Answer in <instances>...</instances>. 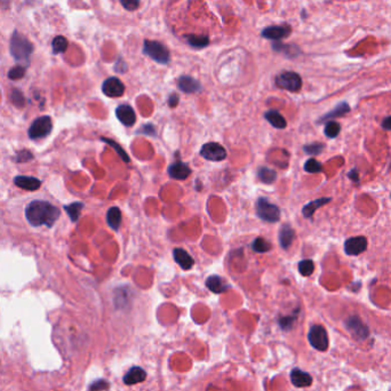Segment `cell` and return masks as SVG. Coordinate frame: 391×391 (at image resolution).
<instances>
[{"label": "cell", "instance_id": "cell-18", "mask_svg": "<svg viewBox=\"0 0 391 391\" xmlns=\"http://www.w3.org/2000/svg\"><path fill=\"white\" fill-rule=\"evenodd\" d=\"M291 381L298 388H304V386H309L312 383V377L307 372L295 368L291 373Z\"/></svg>", "mask_w": 391, "mask_h": 391}, {"label": "cell", "instance_id": "cell-9", "mask_svg": "<svg viewBox=\"0 0 391 391\" xmlns=\"http://www.w3.org/2000/svg\"><path fill=\"white\" fill-rule=\"evenodd\" d=\"M102 92L108 97H120L125 93V85L120 79L111 77L103 83Z\"/></svg>", "mask_w": 391, "mask_h": 391}, {"label": "cell", "instance_id": "cell-32", "mask_svg": "<svg viewBox=\"0 0 391 391\" xmlns=\"http://www.w3.org/2000/svg\"><path fill=\"white\" fill-rule=\"evenodd\" d=\"M315 270V263L312 260H303L299 263V271L304 277L311 276Z\"/></svg>", "mask_w": 391, "mask_h": 391}, {"label": "cell", "instance_id": "cell-42", "mask_svg": "<svg viewBox=\"0 0 391 391\" xmlns=\"http://www.w3.org/2000/svg\"><path fill=\"white\" fill-rule=\"evenodd\" d=\"M178 104H179V96L176 95L175 93H173L169 98V105L171 108H175Z\"/></svg>", "mask_w": 391, "mask_h": 391}, {"label": "cell", "instance_id": "cell-11", "mask_svg": "<svg viewBox=\"0 0 391 391\" xmlns=\"http://www.w3.org/2000/svg\"><path fill=\"white\" fill-rule=\"evenodd\" d=\"M367 248V239L365 237H352L348 239L345 244V252L348 255H359L366 251Z\"/></svg>", "mask_w": 391, "mask_h": 391}, {"label": "cell", "instance_id": "cell-10", "mask_svg": "<svg viewBox=\"0 0 391 391\" xmlns=\"http://www.w3.org/2000/svg\"><path fill=\"white\" fill-rule=\"evenodd\" d=\"M292 32L290 25H271L262 31V37L270 40H281L289 37Z\"/></svg>", "mask_w": 391, "mask_h": 391}, {"label": "cell", "instance_id": "cell-8", "mask_svg": "<svg viewBox=\"0 0 391 391\" xmlns=\"http://www.w3.org/2000/svg\"><path fill=\"white\" fill-rule=\"evenodd\" d=\"M200 156L210 161H222L227 158V151L221 144L209 142L201 147Z\"/></svg>", "mask_w": 391, "mask_h": 391}, {"label": "cell", "instance_id": "cell-1", "mask_svg": "<svg viewBox=\"0 0 391 391\" xmlns=\"http://www.w3.org/2000/svg\"><path fill=\"white\" fill-rule=\"evenodd\" d=\"M60 215L61 212L57 206L44 200H34L25 208V217L33 227L46 226L51 228L59 220Z\"/></svg>", "mask_w": 391, "mask_h": 391}, {"label": "cell", "instance_id": "cell-38", "mask_svg": "<svg viewBox=\"0 0 391 391\" xmlns=\"http://www.w3.org/2000/svg\"><path fill=\"white\" fill-rule=\"evenodd\" d=\"M120 4L126 11H135L140 6V0H120Z\"/></svg>", "mask_w": 391, "mask_h": 391}, {"label": "cell", "instance_id": "cell-14", "mask_svg": "<svg viewBox=\"0 0 391 391\" xmlns=\"http://www.w3.org/2000/svg\"><path fill=\"white\" fill-rule=\"evenodd\" d=\"M14 183L16 187H19L27 191L38 190L41 186V182L38 179L32 178V176H23V175L14 178Z\"/></svg>", "mask_w": 391, "mask_h": 391}, {"label": "cell", "instance_id": "cell-19", "mask_svg": "<svg viewBox=\"0 0 391 391\" xmlns=\"http://www.w3.org/2000/svg\"><path fill=\"white\" fill-rule=\"evenodd\" d=\"M206 286L208 287V290L210 292H213V293L215 294H221L230 287L225 282V279L221 278L220 276H217V274L208 277L207 281H206Z\"/></svg>", "mask_w": 391, "mask_h": 391}, {"label": "cell", "instance_id": "cell-39", "mask_svg": "<svg viewBox=\"0 0 391 391\" xmlns=\"http://www.w3.org/2000/svg\"><path fill=\"white\" fill-rule=\"evenodd\" d=\"M323 149H324L323 144L313 143L310 145H306V147H304V151L309 154H318L319 152H321V150Z\"/></svg>", "mask_w": 391, "mask_h": 391}, {"label": "cell", "instance_id": "cell-35", "mask_svg": "<svg viewBox=\"0 0 391 391\" xmlns=\"http://www.w3.org/2000/svg\"><path fill=\"white\" fill-rule=\"evenodd\" d=\"M25 75V67L23 66H16L13 69H11L8 72V78L12 80H17L23 78Z\"/></svg>", "mask_w": 391, "mask_h": 391}, {"label": "cell", "instance_id": "cell-17", "mask_svg": "<svg viewBox=\"0 0 391 391\" xmlns=\"http://www.w3.org/2000/svg\"><path fill=\"white\" fill-rule=\"evenodd\" d=\"M147 379V372L141 367H132L124 376V383L127 385H134L141 383Z\"/></svg>", "mask_w": 391, "mask_h": 391}, {"label": "cell", "instance_id": "cell-20", "mask_svg": "<svg viewBox=\"0 0 391 391\" xmlns=\"http://www.w3.org/2000/svg\"><path fill=\"white\" fill-rule=\"evenodd\" d=\"M295 238V233L290 226H283L279 231V243L284 250H289Z\"/></svg>", "mask_w": 391, "mask_h": 391}, {"label": "cell", "instance_id": "cell-40", "mask_svg": "<svg viewBox=\"0 0 391 391\" xmlns=\"http://www.w3.org/2000/svg\"><path fill=\"white\" fill-rule=\"evenodd\" d=\"M141 134H145V135H151V136H156V128H154L153 125L151 124H147L139 131Z\"/></svg>", "mask_w": 391, "mask_h": 391}, {"label": "cell", "instance_id": "cell-12", "mask_svg": "<svg viewBox=\"0 0 391 391\" xmlns=\"http://www.w3.org/2000/svg\"><path fill=\"white\" fill-rule=\"evenodd\" d=\"M116 116H117L119 122L126 127H132L136 122L135 111L128 104L119 105L116 110Z\"/></svg>", "mask_w": 391, "mask_h": 391}, {"label": "cell", "instance_id": "cell-33", "mask_svg": "<svg viewBox=\"0 0 391 391\" xmlns=\"http://www.w3.org/2000/svg\"><path fill=\"white\" fill-rule=\"evenodd\" d=\"M341 131L340 124L337 122H328L325 126V135L329 137V139H334L339 135V133Z\"/></svg>", "mask_w": 391, "mask_h": 391}, {"label": "cell", "instance_id": "cell-16", "mask_svg": "<svg viewBox=\"0 0 391 391\" xmlns=\"http://www.w3.org/2000/svg\"><path fill=\"white\" fill-rule=\"evenodd\" d=\"M173 255L176 263L181 266L183 270H190L195 265V260L183 248H175L173 251Z\"/></svg>", "mask_w": 391, "mask_h": 391}, {"label": "cell", "instance_id": "cell-23", "mask_svg": "<svg viewBox=\"0 0 391 391\" xmlns=\"http://www.w3.org/2000/svg\"><path fill=\"white\" fill-rule=\"evenodd\" d=\"M329 201H330V198H319V199H316V200L310 201V203H308L306 206H304L303 209H302L303 216L307 217V218L311 217L313 214H315V212H316L318 208L323 207L324 205L329 203Z\"/></svg>", "mask_w": 391, "mask_h": 391}, {"label": "cell", "instance_id": "cell-21", "mask_svg": "<svg viewBox=\"0 0 391 391\" xmlns=\"http://www.w3.org/2000/svg\"><path fill=\"white\" fill-rule=\"evenodd\" d=\"M106 222L115 231H118L122 225V212L118 207H111L106 213Z\"/></svg>", "mask_w": 391, "mask_h": 391}, {"label": "cell", "instance_id": "cell-2", "mask_svg": "<svg viewBox=\"0 0 391 391\" xmlns=\"http://www.w3.org/2000/svg\"><path fill=\"white\" fill-rule=\"evenodd\" d=\"M33 51V46L27 37L20 32H14L11 39V53L16 62L21 66L27 67L30 62V57Z\"/></svg>", "mask_w": 391, "mask_h": 391}, {"label": "cell", "instance_id": "cell-26", "mask_svg": "<svg viewBox=\"0 0 391 391\" xmlns=\"http://www.w3.org/2000/svg\"><path fill=\"white\" fill-rule=\"evenodd\" d=\"M257 176H259V180L261 182H263L265 184H271L277 179V173L271 169H268V167H261L257 172Z\"/></svg>", "mask_w": 391, "mask_h": 391}, {"label": "cell", "instance_id": "cell-31", "mask_svg": "<svg viewBox=\"0 0 391 391\" xmlns=\"http://www.w3.org/2000/svg\"><path fill=\"white\" fill-rule=\"evenodd\" d=\"M68 46H69L68 40L62 36L55 37L53 39V42H51V47H53V51L55 54L64 53V51L67 50Z\"/></svg>", "mask_w": 391, "mask_h": 391}, {"label": "cell", "instance_id": "cell-44", "mask_svg": "<svg viewBox=\"0 0 391 391\" xmlns=\"http://www.w3.org/2000/svg\"><path fill=\"white\" fill-rule=\"evenodd\" d=\"M348 175H349V178L352 180V181H358V179H359V176H358V172H357V170H352L351 172H349V174H348Z\"/></svg>", "mask_w": 391, "mask_h": 391}, {"label": "cell", "instance_id": "cell-3", "mask_svg": "<svg viewBox=\"0 0 391 391\" xmlns=\"http://www.w3.org/2000/svg\"><path fill=\"white\" fill-rule=\"evenodd\" d=\"M143 51L145 55L151 58L153 61L160 64H167L170 62V50L167 49L165 45H162L159 41L153 40H145L143 46Z\"/></svg>", "mask_w": 391, "mask_h": 391}, {"label": "cell", "instance_id": "cell-6", "mask_svg": "<svg viewBox=\"0 0 391 391\" xmlns=\"http://www.w3.org/2000/svg\"><path fill=\"white\" fill-rule=\"evenodd\" d=\"M53 128V124H51V119L48 116H44L34 120L32 123L31 127L29 128V137L32 140H39L42 137H46L49 135Z\"/></svg>", "mask_w": 391, "mask_h": 391}, {"label": "cell", "instance_id": "cell-7", "mask_svg": "<svg viewBox=\"0 0 391 391\" xmlns=\"http://www.w3.org/2000/svg\"><path fill=\"white\" fill-rule=\"evenodd\" d=\"M309 342L310 345L315 348V349L319 351H325L328 348V337L326 333V329L320 325L312 326L309 330Z\"/></svg>", "mask_w": 391, "mask_h": 391}, {"label": "cell", "instance_id": "cell-13", "mask_svg": "<svg viewBox=\"0 0 391 391\" xmlns=\"http://www.w3.org/2000/svg\"><path fill=\"white\" fill-rule=\"evenodd\" d=\"M178 86L180 91L187 94L198 93L201 91V85L198 80L192 78L190 76H182L178 80Z\"/></svg>", "mask_w": 391, "mask_h": 391}, {"label": "cell", "instance_id": "cell-25", "mask_svg": "<svg viewBox=\"0 0 391 391\" xmlns=\"http://www.w3.org/2000/svg\"><path fill=\"white\" fill-rule=\"evenodd\" d=\"M188 44L193 48H204L208 46L209 39L207 36H198V34H189L186 37Z\"/></svg>", "mask_w": 391, "mask_h": 391}, {"label": "cell", "instance_id": "cell-27", "mask_svg": "<svg viewBox=\"0 0 391 391\" xmlns=\"http://www.w3.org/2000/svg\"><path fill=\"white\" fill-rule=\"evenodd\" d=\"M349 110L350 108L349 105H348V103H341V104H339L334 110L329 111V113L326 114L324 117H321L320 122H325V120L337 118V117H342V116H345L347 113H349Z\"/></svg>", "mask_w": 391, "mask_h": 391}, {"label": "cell", "instance_id": "cell-28", "mask_svg": "<svg viewBox=\"0 0 391 391\" xmlns=\"http://www.w3.org/2000/svg\"><path fill=\"white\" fill-rule=\"evenodd\" d=\"M101 140L104 142V143L109 144L111 148H114L116 150V152L118 153V156L123 159V161L125 162H130V156L125 152V150L123 149V147L120 144H118L117 142L111 140V139H106V137H101Z\"/></svg>", "mask_w": 391, "mask_h": 391}, {"label": "cell", "instance_id": "cell-37", "mask_svg": "<svg viewBox=\"0 0 391 391\" xmlns=\"http://www.w3.org/2000/svg\"><path fill=\"white\" fill-rule=\"evenodd\" d=\"M33 158L32 153L29 151V150H21L20 152H17L16 157H15V161L17 162H25L31 160Z\"/></svg>", "mask_w": 391, "mask_h": 391}, {"label": "cell", "instance_id": "cell-29", "mask_svg": "<svg viewBox=\"0 0 391 391\" xmlns=\"http://www.w3.org/2000/svg\"><path fill=\"white\" fill-rule=\"evenodd\" d=\"M252 248H253V251L256 252V253H266V252H269L270 250H271L272 245L270 244L266 239L259 237V238H256L254 240V243L252 244Z\"/></svg>", "mask_w": 391, "mask_h": 391}, {"label": "cell", "instance_id": "cell-22", "mask_svg": "<svg viewBox=\"0 0 391 391\" xmlns=\"http://www.w3.org/2000/svg\"><path fill=\"white\" fill-rule=\"evenodd\" d=\"M265 119L271 124V126L278 128V130H284V128H286L287 126L286 119L276 110L268 111V113L265 114Z\"/></svg>", "mask_w": 391, "mask_h": 391}, {"label": "cell", "instance_id": "cell-36", "mask_svg": "<svg viewBox=\"0 0 391 391\" xmlns=\"http://www.w3.org/2000/svg\"><path fill=\"white\" fill-rule=\"evenodd\" d=\"M12 101L14 104L17 106V108H23L25 105V98L23 96V94L19 89H14L12 93Z\"/></svg>", "mask_w": 391, "mask_h": 391}, {"label": "cell", "instance_id": "cell-41", "mask_svg": "<svg viewBox=\"0 0 391 391\" xmlns=\"http://www.w3.org/2000/svg\"><path fill=\"white\" fill-rule=\"evenodd\" d=\"M105 388H108V382L106 381H97V382H94L91 388H89V390L91 391H101V390H104Z\"/></svg>", "mask_w": 391, "mask_h": 391}, {"label": "cell", "instance_id": "cell-15", "mask_svg": "<svg viewBox=\"0 0 391 391\" xmlns=\"http://www.w3.org/2000/svg\"><path fill=\"white\" fill-rule=\"evenodd\" d=\"M169 174L172 179L175 180H186L191 174V170L187 164L182 161H176L175 164L171 165L169 169Z\"/></svg>", "mask_w": 391, "mask_h": 391}, {"label": "cell", "instance_id": "cell-4", "mask_svg": "<svg viewBox=\"0 0 391 391\" xmlns=\"http://www.w3.org/2000/svg\"><path fill=\"white\" fill-rule=\"evenodd\" d=\"M256 213L261 220L269 223L278 222L281 218V209L278 206L270 203L268 199L260 198L256 203Z\"/></svg>", "mask_w": 391, "mask_h": 391}, {"label": "cell", "instance_id": "cell-24", "mask_svg": "<svg viewBox=\"0 0 391 391\" xmlns=\"http://www.w3.org/2000/svg\"><path fill=\"white\" fill-rule=\"evenodd\" d=\"M348 327L356 334V337L358 338H365L367 335L366 332V327L365 325L360 321L358 318H351V319L348 321Z\"/></svg>", "mask_w": 391, "mask_h": 391}, {"label": "cell", "instance_id": "cell-34", "mask_svg": "<svg viewBox=\"0 0 391 391\" xmlns=\"http://www.w3.org/2000/svg\"><path fill=\"white\" fill-rule=\"evenodd\" d=\"M304 170L308 173H319V172L323 171V166L319 161H317L316 159H309V160L304 164Z\"/></svg>", "mask_w": 391, "mask_h": 391}, {"label": "cell", "instance_id": "cell-5", "mask_svg": "<svg viewBox=\"0 0 391 391\" xmlns=\"http://www.w3.org/2000/svg\"><path fill=\"white\" fill-rule=\"evenodd\" d=\"M276 85L279 88L295 93L302 87V79L296 72L284 71L276 77Z\"/></svg>", "mask_w": 391, "mask_h": 391}, {"label": "cell", "instance_id": "cell-43", "mask_svg": "<svg viewBox=\"0 0 391 391\" xmlns=\"http://www.w3.org/2000/svg\"><path fill=\"white\" fill-rule=\"evenodd\" d=\"M382 127L386 131H391V117L385 118L383 122H382Z\"/></svg>", "mask_w": 391, "mask_h": 391}, {"label": "cell", "instance_id": "cell-30", "mask_svg": "<svg viewBox=\"0 0 391 391\" xmlns=\"http://www.w3.org/2000/svg\"><path fill=\"white\" fill-rule=\"evenodd\" d=\"M84 207V204L83 203H74V204H70L64 207V209L67 210L68 215L70 216L71 221H78L79 218V215H80V210L83 209Z\"/></svg>", "mask_w": 391, "mask_h": 391}]
</instances>
